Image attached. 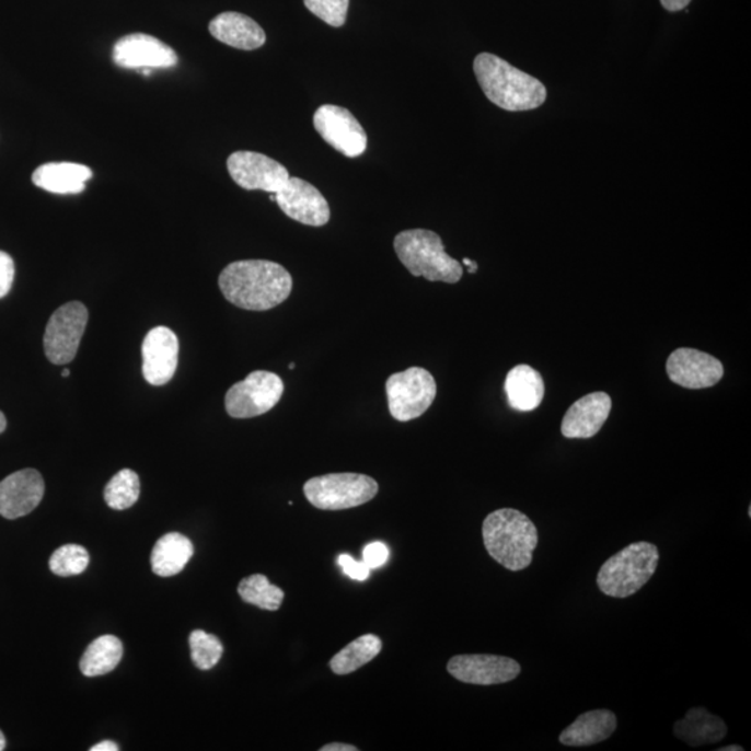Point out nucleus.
Listing matches in <instances>:
<instances>
[{
	"instance_id": "37998d69",
	"label": "nucleus",
	"mask_w": 751,
	"mask_h": 751,
	"mask_svg": "<svg viewBox=\"0 0 751 751\" xmlns=\"http://www.w3.org/2000/svg\"><path fill=\"white\" fill-rule=\"evenodd\" d=\"M294 368H296V365L292 363V362L290 363V367H288V369H291V370L294 369Z\"/></svg>"
},
{
	"instance_id": "ddd939ff",
	"label": "nucleus",
	"mask_w": 751,
	"mask_h": 751,
	"mask_svg": "<svg viewBox=\"0 0 751 751\" xmlns=\"http://www.w3.org/2000/svg\"><path fill=\"white\" fill-rule=\"evenodd\" d=\"M447 671L457 681L471 685H501L517 679L521 666L509 657L492 655H462L452 657Z\"/></svg>"
},
{
	"instance_id": "5701e85b",
	"label": "nucleus",
	"mask_w": 751,
	"mask_h": 751,
	"mask_svg": "<svg viewBox=\"0 0 751 751\" xmlns=\"http://www.w3.org/2000/svg\"><path fill=\"white\" fill-rule=\"evenodd\" d=\"M727 732L723 719L702 707L689 709L685 718L679 719L673 727L675 737L692 748L721 742Z\"/></svg>"
},
{
	"instance_id": "393cba45",
	"label": "nucleus",
	"mask_w": 751,
	"mask_h": 751,
	"mask_svg": "<svg viewBox=\"0 0 751 751\" xmlns=\"http://www.w3.org/2000/svg\"><path fill=\"white\" fill-rule=\"evenodd\" d=\"M123 643L116 636L97 637L86 648L80 661L82 675L89 678L106 675L120 663Z\"/></svg>"
},
{
	"instance_id": "bb28decb",
	"label": "nucleus",
	"mask_w": 751,
	"mask_h": 751,
	"mask_svg": "<svg viewBox=\"0 0 751 751\" xmlns=\"http://www.w3.org/2000/svg\"><path fill=\"white\" fill-rule=\"evenodd\" d=\"M239 594L245 603L266 611L279 610L285 600V591L271 585L265 575H251L241 580Z\"/></svg>"
},
{
	"instance_id": "2f4dec72",
	"label": "nucleus",
	"mask_w": 751,
	"mask_h": 751,
	"mask_svg": "<svg viewBox=\"0 0 751 751\" xmlns=\"http://www.w3.org/2000/svg\"><path fill=\"white\" fill-rule=\"evenodd\" d=\"M339 567H342L343 573L354 580H367L369 578L370 568L363 561H357L348 554H342L338 557Z\"/></svg>"
},
{
	"instance_id": "e433bc0d",
	"label": "nucleus",
	"mask_w": 751,
	"mask_h": 751,
	"mask_svg": "<svg viewBox=\"0 0 751 751\" xmlns=\"http://www.w3.org/2000/svg\"><path fill=\"white\" fill-rule=\"evenodd\" d=\"M120 748H118L117 743L112 742V740H105V742L97 743L95 746H92L91 751H118Z\"/></svg>"
},
{
	"instance_id": "c85d7f7f",
	"label": "nucleus",
	"mask_w": 751,
	"mask_h": 751,
	"mask_svg": "<svg viewBox=\"0 0 751 751\" xmlns=\"http://www.w3.org/2000/svg\"><path fill=\"white\" fill-rule=\"evenodd\" d=\"M89 564L90 554L79 544L61 545L49 559L50 570L60 578L81 575Z\"/></svg>"
},
{
	"instance_id": "a878e982",
	"label": "nucleus",
	"mask_w": 751,
	"mask_h": 751,
	"mask_svg": "<svg viewBox=\"0 0 751 751\" xmlns=\"http://www.w3.org/2000/svg\"><path fill=\"white\" fill-rule=\"evenodd\" d=\"M383 643L376 635H363L349 643L332 658L331 668L336 675H348L374 660L382 651Z\"/></svg>"
},
{
	"instance_id": "39448f33",
	"label": "nucleus",
	"mask_w": 751,
	"mask_h": 751,
	"mask_svg": "<svg viewBox=\"0 0 751 751\" xmlns=\"http://www.w3.org/2000/svg\"><path fill=\"white\" fill-rule=\"evenodd\" d=\"M660 553L655 544L627 545L606 559L597 575V585L605 596L626 599L634 596L656 574Z\"/></svg>"
},
{
	"instance_id": "7ed1b4c3",
	"label": "nucleus",
	"mask_w": 751,
	"mask_h": 751,
	"mask_svg": "<svg viewBox=\"0 0 751 751\" xmlns=\"http://www.w3.org/2000/svg\"><path fill=\"white\" fill-rule=\"evenodd\" d=\"M487 553L504 568L523 570L532 564L539 534L534 523L518 509H497L483 522Z\"/></svg>"
},
{
	"instance_id": "b1692460",
	"label": "nucleus",
	"mask_w": 751,
	"mask_h": 751,
	"mask_svg": "<svg viewBox=\"0 0 751 751\" xmlns=\"http://www.w3.org/2000/svg\"><path fill=\"white\" fill-rule=\"evenodd\" d=\"M194 555L192 540L180 533H167L159 539L151 554L153 574L172 578L185 568Z\"/></svg>"
},
{
	"instance_id": "f3484780",
	"label": "nucleus",
	"mask_w": 751,
	"mask_h": 751,
	"mask_svg": "<svg viewBox=\"0 0 751 751\" xmlns=\"http://www.w3.org/2000/svg\"><path fill=\"white\" fill-rule=\"evenodd\" d=\"M45 483L35 470L12 473L0 482V516L18 519L33 512L43 501Z\"/></svg>"
},
{
	"instance_id": "a211bd4d",
	"label": "nucleus",
	"mask_w": 751,
	"mask_h": 751,
	"mask_svg": "<svg viewBox=\"0 0 751 751\" xmlns=\"http://www.w3.org/2000/svg\"><path fill=\"white\" fill-rule=\"evenodd\" d=\"M611 408V397L603 391L585 395L570 405L561 431L567 439H591L603 428Z\"/></svg>"
},
{
	"instance_id": "f03ea898",
	"label": "nucleus",
	"mask_w": 751,
	"mask_h": 751,
	"mask_svg": "<svg viewBox=\"0 0 751 751\" xmlns=\"http://www.w3.org/2000/svg\"><path fill=\"white\" fill-rule=\"evenodd\" d=\"M473 71L487 100L504 111H534L547 100V89L542 81L496 55H477Z\"/></svg>"
},
{
	"instance_id": "f257e3e1",
	"label": "nucleus",
	"mask_w": 751,
	"mask_h": 751,
	"mask_svg": "<svg viewBox=\"0 0 751 751\" xmlns=\"http://www.w3.org/2000/svg\"><path fill=\"white\" fill-rule=\"evenodd\" d=\"M219 287L226 300L241 310L264 312L290 297L292 277L276 262L239 261L220 273Z\"/></svg>"
},
{
	"instance_id": "72a5a7b5",
	"label": "nucleus",
	"mask_w": 751,
	"mask_h": 751,
	"mask_svg": "<svg viewBox=\"0 0 751 751\" xmlns=\"http://www.w3.org/2000/svg\"><path fill=\"white\" fill-rule=\"evenodd\" d=\"M15 266L12 256L0 251V298H4L12 290Z\"/></svg>"
},
{
	"instance_id": "423d86ee",
	"label": "nucleus",
	"mask_w": 751,
	"mask_h": 751,
	"mask_svg": "<svg viewBox=\"0 0 751 751\" xmlns=\"http://www.w3.org/2000/svg\"><path fill=\"white\" fill-rule=\"evenodd\" d=\"M307 500L323 511H342L372 501L379 493L378 482L359 473H331L312 477L303 486Z\"/></svg>"
},
{
	"instance_id": "ea45409f",
	"label": "nucleus",
	"mask_w": 751,
	"mask_h": 751,
	"mask_svg": "<svg viewBox=\"0 0 751 751\" xmlns=\"http://www.w3.org/2000/svg\"><path fill=\"white\" fill-rule=\"evenodd\" d=\"M744 749L742 746L738 744H730V746H725V748L718 749V751H743Z\"/></svg>"
},
{
	"instance_id": "1a4fd4ad",
	"label": "nucleus",
	"mask_w": 751,
	"mask_h": 751,
	"mask_svg": "<svg viewBox=\"0 0 751 751\" xmlns=\"http://www.w3.org/2000/svg\"><path fill=\"white\" fill-rule=\"evenodd\" d=\"M89 323V310L79 301L67 302L50 316L44 336L46 358L54 365L73 361Z\"/></svg>"
},
{
	"instance_id": "4be33fe9",
	"label": "nucleus",
	"mask_w": 751,
	"mask_h": 751,
	"mask_svg": "<svg viewBox=\"0 0 751 751\" xmlns=\"http://www.w3.org/2000/svg\"><path fill=\"white\" fill-rule=\"evenodd\" d=\"M504 389L509 406L519 413H531L539 408L545 393L542 374L524 363L509 370Z\"/></svg>"
},
{
	"instance_id": "4468645a",
	"label": "nucleus",
	"mask_w": 751,
	"mask_h": 751,
	"mask_svg": "<svg viewBox=\"0 0 751 751\" xmlns=\"http://www.w3.org/2000/svg\"><path fill=\"white\" fill-rule=\"evenodd\" d=\"M667 373L671 382L683 389L702 390L719 383L724 378V365L698 349L679 348L668 358Z\"/></svg>"
},
{
	"instance_id": "412c9836",
	"label": "nucleus",
	"mask_w": 751,
	"mask_h": 751,
	"mask_svg": "<svg viewBox=\"0 0 751 751\" xmlns=\"http://www.w3.org/2000/svg\"><path fill=\"white\" fill-rule=\"evenodd\" d=\"M92 178V170L84 164L53 162L43 164L33 173V183L53 194H80Z\"/></svg>"
},
{
	"instance_id": "aec40b11",
	"label": "nucleus",
	"mask_w": 751,
	"mask_h": 751,
	"mask_svg": "<svg viewBox=\"0 0 751 751\" xmlns=\"http://www.w3.org/2000/svg\"><path fill=\"white\" fill-rule=\"evenodd\" d=\"M615 714L610 709H593L579 715L574 724L559 735V742L570 748H585L610 739L616 729Z\"/></svg>"
},
{
	"instance_id": "6e6552de",
	"label": "nucleus",
	"mask_w": 751,
	"mask_h": 751,
	"mask_svg": "<svg viewBox=\"0 0 751 751\" xmlns=\"http://www.w3.org/2000/svg\"><path fill=\"white\" fill-rule=\"evenodd\" d=\"M285 383L280 376L256 370L243 382L231 385L226 394V411L234 419H250L269 413L282 397Z\"/></svg>"
},
{
	"instance_id": "9d476101",
	"label": "nucleus",
	"mask_w": 751,
	"mask_h": 751,
	"mask_svg": "<svg viewBox=\"0 0 751 751\" xmlns=\"http://www.w3.org/2000/svg\"><path fill=\"white\" fill-rule=\"evenodd\" d=\"M313 126L319 136L344 157L358 158L367 151V131L346 107L336 105L319 107L313 116Z\"/></svg>"
},
{
	"instance_id": "7c9ffc66",
	"label": "nucleus",
	"mask_w": 751,
	"mask_h": 751,
	"mask_svg": "<svg viewBox=\"0 0 751 751\" xmlns=\"http://www.w3.org/2000/svg\"><path fill=\"white\" fill-rule=\"evenodd\" d=\"M308 10L332 27L346 24L349 0H303Z\"/></svg>"
},
{
	"instance_id": "cd10ccee",
	"label": "nucleus",
	"mask_w": 751,
	"mask_h": 751,
	"mask_svg": "<svg viewBox=\"0 0 751 751\" xmlns=\"http://www.w3.org/2000/svg\"><path fill=\"white\" fill-rule=\"evenodd\" d=\"M141 494L140 476L131 470H123L112 477L105 487V501L115 511H125L138 501Z\"/></svg>"
},
{
	"instance_id": "4c0bfd02",
	"label": "nucleus",
	"mask_w": 751,
	"mask_h": 751,
	"mask_svg": "<svg viewBox=\"0 0 751 751\" xmlns=\"http://www.w3.org/2000/svg\"><path fill=\"white\" fill-rule=\"evenodd\" d=\"M7 428H8L7 416H4L2 411H0V435H2L3 431L7 430Z\"/></svg>"
},
{
	"instance_id": "a19ab883",
	"label": "nucleus",
	"mask_w": 751,
	"mask_h": 751,
	"mask_svg": "<svg viewBox=\"0 0 751 751\" xmlns=\"http://www.w3.org/2000/svg\"><path fill=\"white\" fill-rule=\"evenodd\" d=\"M7 749V739H4V735L2 730H0V751Z\"/></svg>"
},
{
	"instance_id": "79ce46f5",
	"label": "nucleus",
	"mask_w": 751,
	"mask_h": 751,
	"mask_svg": "<svg viewBox=\"0 0 751 751\" xmlns=\"http://www.w3.org/2000/svg\"><path fill=\"white\" fill-rule=\"evenodd\" d=\"M61 376H63V378H69V376H70V369H67V368H66V369L63 370V373H61Z\"/></svg>"
},
{
	"instance_id": "c9c22d12",
	"label": "nucleus",
	"mask_w": 751,
	"mask_h": 751,
	"mask_svg": "<svg viewBox=\"0 0 751 751\" xmlns=\"http://www.w3.org/2000/svg\"><path fill=\"white\" fill-rule=\"evenodd\" d=\"M322 751H358V748H355L353 744H346V743H331L323 746L321 749Z\"/></svg>"
},
{
	"instance_id": "58836bf2",
	"label": "nucleus",
	"mask_w": 751,
	"mask_h": 751,
	"mask_svg": "<svg viewBox=\"0 0 751 751\" xmlns=\"http://www.w3.org/2000/svg\"><path fill=\"white\" fill-rule=\"evenodd\" d=\"M464 265L467 267V271H470V273H475L477 270L476 262H473L471 259L465 258Z\"/></svg>"
},
{
	"instance_id": "dca6fc26",
	"label": "nucleus",
	"mask_w": 751,
	"mask_h": 751,
	"mask_svg": "<svg viewBox=\"0 0 751 751\" xmlns=\"http://www.w3.org/2000/svg\"><path fill=\"white\" fill-rule=\"evenodd\" d=\"M178 338L169 327L159 326L142 343V373L151 385H164L173 379L178 365Z\"/></svg>"
},
{
	"instance_id": "f8f14e48",
	"label": "nucleus",
	"mask_w": 751,
	"mask_h": 751,
	"mask_svg": "<svg viewBox=\"0 0 751 751\" xmlns=\"http://www.w3.org/2000/svg\"><path fill=\"white\" fill-rule=\"evenodd\" d=\"M275 197L282 213L298 223L322 228L331 220V207L326 198L305 180L288 178Z\"/></svg>"
},
{
	"instance_id": "20e7f679",
	"label": "nucleus",
	"mask_w": 751,
	"mask_h": 751,
	"mask_svg": "<svg viewBox=\"0 0 751 751\" xmlns=\"http://www.w3.org/2000/svg\"><path fill=\"white\" fill-rule=\"evenodd\" d=\"M394 250L401 264L415 277L455 285L464 276V267L447 254L441 236L435 231L405 230L395 236Z\"/></svg>"
},
{
	"instance_id": "c756f323",
	"label": "nucleus",
	"mask_w": 751,
	"mask_h": 751,
	"mask_svg": "<svg viewBox=\"0 0 751 751\" xmlns=\"http://www.w3.org/2000/svg\"><path fill=\"white\" fill-rule=\"evenodd\" d=\"M189 648L195 667L203 671L212 670L223 656V645L218 637L200 629L189 635Z\"/></svg>"
},
{
	"instance_id": "6ab92c4d",
	"label": "nucleus",
	"mask_w": 751,
	"mask_h": 751,
	"mask_svg": "<svg viewBox=\"0 0 751 751\" xmlns=\"http://www.w3.org/2000/svg\"><path fill=\"white\" fill-rule=\"evenodd\" d=\"M209 33L219 43L241 50L259 49L266 43L264 28L249 15L235 12L216 15L209 23Z\"/></svg>"
},
{
	"instance_id": "0eeeda50",
	"label": "nucleus",
	"mask_w": 751,
	"mask_h": 751,
	"mask_svg": "<svg viewBox=\"0 0 751 751\" xmlns=\"http://www.w3.org/2000/svg\"><path fill=\"white\" fill-rule=\"evenodd\" d=\"M391 416L398 421L420 418L435 403L437 384L424 368H409L391 374L385 382Z\"/></svg>"
},
{
	"instance_id": "f704fd0d",
	"label": "nucleus",
	"mask_w": 751,
	"mask_h": 751,
	"mask_svg": "<svg viewBox=\"0 0 751 751\" xmlns=\"http://www.w3.org/2000/svg\"><path fill=\"white\" fill-rule=\"evenodd\" d=\"M660 2L668 12H679V10L686 9L692 0H660Z\"/></svg>"
},
{
	"instance_id": "473e14b6",
	"label": "nucleus",
	"mask_w": 751,
	"mask_h": 751,
	"mask_svg": "<svg viewBox=\"0 0 751 751\" xmlns=\"http://www.w3.org/2000/svg\"><path fill=\"white\" fill-rule=\"evenodd\" d=\"M389 547L382 542H374L367 545L363 548V563L368 565L370 569L382 568L389 559Z\"/></svg>"
},
{
	"instance_id": "9b49d317",
	"label": "nucleus",
	"mask_w": 751,
	"mask_h": 751,
	"mask_svg": "<svg viewBox=\"0 0 751 751\" xmlns=\"http://www.w3.org/2000/svg\"><path fill=\"white\" fill-rule=\"evenodd\" d=\"M231 178L241 188L249 192H266L276 194L290 178V173L281 163L264 153L236 151L228 159Z\"/></svg>"
},
{
	"instance_id": "2eb2a0df",
	"label": "nucleus",
	"mask_w": 751,
	"mask_h": 751,
	"mask_svg": "<svg viewBox=\"0 0 751 751\" xmlns=\"http://www.w3.org/2000/svg\"><path fill=\"white\" fill-rule=\"evenodd\" d=\"M113 61L122 69H170L178 58L173 48L148 34H130L113 46Z\"/></svg>"
}]
</instances>
